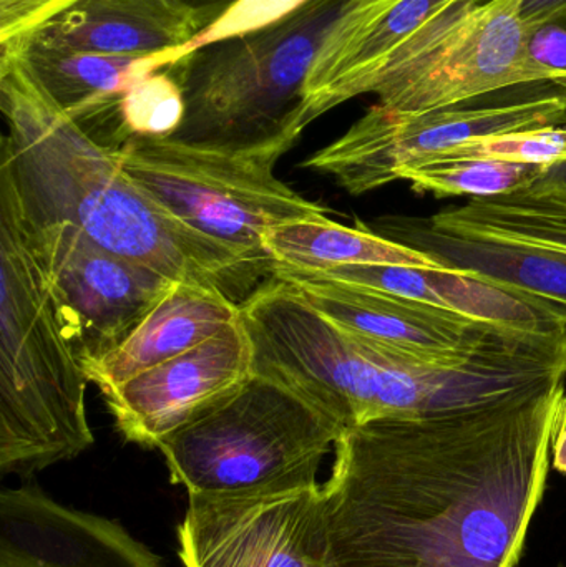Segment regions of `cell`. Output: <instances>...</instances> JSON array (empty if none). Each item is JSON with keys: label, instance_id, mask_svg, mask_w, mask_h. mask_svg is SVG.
I'll use <instances>...</instances> for the list:
<instances>
[{"label": "cell", "instance_id": "obj_1", "mask_svg": "<svg viewBox=\"0 0 566 567\" xmlns=\"http://www.w3.org/2000/svg\"><path fill=\"white\" fill-rule=\"evenodd\" d=\"M565 382L346 429L322 485L331 567H517L566 423Z\"/></svg>", "mask_w": 566, "mask_h": 567}, {"label": "cell", "instance_id": "obj_2", "mask_svg": "<svg viewBox=\"0 0 566 567\" xmlns=\"http://www.w3.org/2000/svg\"><path fill=\"white\" fill-rule=\"evenodd\" d=\"M0 188L25 218L69 223L113 255L239 306L272 278L156 208L125 175L116 150L66 115L19 59L0 60Z\"/></svg>", "mask_w": 566, "mask_h": 567}, {"label": "cell", "instance_id": "obj_3", "mask_svg": "<svg viewBox=\"0 0 566 567\" xmlns=\"http://www.w3.org/2000/svg\"><path fill=\"white\" fill-rule=\"evenodd\" d=\"M239 307L253 372L285 383L346 429L459 409L521 385L507 353L487 350L459 365H434L341 329L276 278Z\"/></svg>", "mask_w": 566, "mask_h": 567}, {"label": "cell", "instance_id": "obj_4", "mask_svg": "<svg viewBox=\"0 0 566 567\" xmlns=\"http://www.w3.org/2000/svg\"><path fill=\"white\" fill-rule=\"evenodd\" d=\"M349 0H306L288 16L198 47L165 66L185 116L168 140L238 155L281 158L299 138L305 86Z\"/></svg>", "mask_w": 566, "mask_h": 567}, {"label": "cell", "instance_id": "obj_5", "mask_svg": "<svg viewBox=\"0 0 566 567\" xmlns=\"http://www.w3.org/2000/svg\"><path fill=\"white\" fill-rule=\"evenodd\" d=\"M90 380L42 269L0 206V473L32 476L95 443Z\"/></svg>", "mask_w": 566, "mask_h": 567}, {"label": "cell", "instance_id": "obj_6", "mask_svg": "<svg viewBox=\"0 0 566 567\" xmlns=\"http://www.w3.org/2000/svg\"><path fill=\"white\" fill-rule=\"evenodd\" d=\"M344 430L285 383L253 373L156 450L188 496L249 495L318 483L319 466Z\"/></svg>", "mask_w": 566, "mask_h": 567}, {"label": "cell", "instance_id": "obj_7", "mask_svg": "<svg viewBox=\"0 0 566 567\" xmlns=\"http://www.w3.org/2000/svg\"><path fill=\"white\" fill-rule=\"evenodd\" d=\"M136 188L169 218L271 272L269 229L328 216L276 178V155H238L173 140L130 138L116 150Z\"/></svg>", "mask_w": 566, "mask_h": 567}, {"label": "cell", "instance_id": "obj_8", "mask_svg": "<svg viewBox=\"0 0 566 567\" xmlns=\"http://www.w3.org/2000/svg\"><path fill=\"white\" fill-rule=\"evenodd\" d=\"M524 0H457L409 37L372 80L378 105L415 115L515 86L525 70Z\"/></svg>", "mask_w": 566, "mask_h": 567}, {"label": "cell", "instance_id": "obj_9", "mask_svg": "<svg viewBox=\"0 0 566 567\" xmlns=\"http://www.w3.org/2000/svg\"><path fill=\"white\" fill-rule=\"evenodd\" d=\"M565 123L566 93L547 89V83L531 95L495 105H457L415 115L375 103L341 138L312 153L302 168L332 176L359 196L398 182L402 169L441 158L464 143Z\"/></svg>", "mask_w": 566, "mask_h": 567}, {"label": "cell", "instance_id": "obj_10", "mask_svg": "<svg viewBox=\"0 0 566 567\" xmlns=\"http://www.w3.org/2000/svg\"><path fill=\"white\" fill-rule=\"evenodd\" d=\"M52 292L63 332L83 370L116 349L176 282L132 259L113 255L69 223L25 218L0 188Z\"/></svg>", "mask_w": 566, "mask_h": 567}, {"label": "cell", "instance_id": "obj_11", "mask_svg": "<svg viewBox=\"0 0 566 567\" xmlns=\"http://www.w3.org/2000/svg\"><path fill=\"white\" fill-rule=\"evenodd\" d=\"M183 567H331L322 485L188 496Z\"/></svg>", "mask_w": 566, "mask_h": 567}, {"label": "cell", "instance_id": "obj_12", "mask_svg": "<svg viewBox=\"0 0 566 567\" xmlns=\"http://www.w3.org/2000/svg\"><path fill=\"white\" fill-rule=\"evenodd\" d=\"M272 278L295 287L319 313L341 329L434 365H459L517 337H531L282 262L272 266Z\"/></svg>", "mask_w": 566, "mask_h": 567}, {"label": "cell", "instance_id": "obj_13", "mask_svg": "<svg viewBox=\"0 0 566 567\" xmlns=\"http://www.w3.org/2000/svg\"><path fill=\"white\" fill-rule=\"evenodd\" d=\"M253 373L251 340L239 316L195 349L125 380L102 396L123 440L152 450L236 392Z\"/></svg>", "mask_w": 566, "mask_h": 567}, {"label": "cell", "instance_id": "obj_14", "mask_svg": "<svg viewBox=\"0 0 566 567\" xmlns=\"http://www.w3.org/2000/svg\"><path fill=\"white\" fill-rule=\"evenodd\" d=\"M0 567L166 566L119 523L33 495L0 522Z\"/></svg>", "mask_w": 566, "mask_h": 567}, {"label": "cell", "instance_id": "obj_15", "mask_svg": "<svg viewBox=\"0 0 566 567\" xmlns=\"http://www.w3.org/2000/svg\"><path fill=\"white\" fill-rule=\"evenodd\" d=\"M369 231L429 256L441 269L487 279L566 307V251L464 235L424 216H384Z\"/></svg>", "mask_w": 566, "mask_h": 567}, {"label": "cell", "instance_id": "obj_16", "mask_svg": "<svg viewBox=\"0 0 566 567\" xmlns=\"http://www.w3.org/2000/svg\"><path fill=\"white\" fill-rule=\"evenodd\" d=\"M203 30L198 13L179 0H82L25 45L135 59L163 55L168 66Z\"/></svg>", "mask_w": 566, "mask_h": 567}, {"label": "cell", "instance_id": "obj_17", "mask_svg": "<svg viewBox=\"0 0 566 567\" xmlns=\"http://www.w3.org/2000/svg\"><path fill=\"white\" fill-rule=\"evenodd\" d=\"M241 316L239 303L209 287L176 282L105 359L86 367L100 393L212 339Z\"/></svg>", "mask_w": 566, "mask_h": 567}, {"label": "cell", "instance_id": "obj_18", "mask_svg": "<svg viewBox=\"0 0 566 567\" xmlns=\"http://www.w3.org/2000/svg\"><path fill=\"white\" fill-rule=\"evenodd\" d=\"M399 296L531 337L566 333V307L451 269L404 268Z\"/></svg>", "mask_w": 566, "mask_h": 567}, {"label": "cell", "instance_id": "obj_19", "mask_svg": "<svg viewBox=\"0 0 566 567\" xmlns=\"http://www.w3.org/2000/svg\"><path fill=\"white\" fill-rule=\"evenodd\" d=\"M265 248L275 262L308 271L354 265L441 269L429 256L369 231L362 221H356V228H348L328 216L269 229Z\"/></svg>", "mask_w": 566, "mask_h": 567}, {"label": "cell", "instance_id": "obj_20", "mask_svg": "<svg viewBox=\"0 0 566 567\" xmlns=\"http://www.w3.org/2000/svg\"><path fill=\"white\" fill-rule=\"evenodd\" d=\"M431 218L441 228L464 235L566 251V205L537 198L525 189L495 198H472Z\"/></svg>", "mask_w": 566, "mask_h": 567}, {"label": "cell", "instance_id": "obj_21", "mask_svg": "<svg viewBox=\"0 0 566 567\" xmlns=\"http://www.w3.org/2000/svg\"><path fill=\"white\" fill-rule=\"evenodd\" d=\"M544 169L502 159H432L402 169L398 182L411 183L414 192L431 193L435 198H495L531 188Z\"/></svg>", "mask_w": 566, "mask_h": 567}, {"label": "cell", "instance_id": "obj_22", "mask_svg": "<svg viewBox=\"0 0 566 567\" xmlns=\"http://www.w3.org/2000/svg\"><path fill=\"white\" fill-rule=\"evenodd\" d=\"M123 128L130 138L165 140L185 116L182 86L168 69L140 79L120 100Z\"/></svg>", "mask_w": 566, "mask_h": 567}, {"label": "cell", "instance_id": "obj_23", "mask_svg": "<svg viewBox=\"0 0 566 567\" xmlns=\"http://www.w3.org/2000/svg\"><path fill=\"white\" fill-rule=\"evenodd\" d=\"M487 158L518 165L550 166L566 163V126L524 130L464 143L438 159Z\"/></svg>", "mask_w": 566, "mask_h": 567}, {"label": "cell", "instance_id": "obj_24", "mask_svg": "<svg viewBox=\"0 0 566 567\" xmlns=\"http://www.w3.org/2000/svg\"><path fill=\"white\" fill-rule=\"evenodd\" d=\"M528 82L552 83L566 76V6L525 27Z\"/></svg>", "mask_w": 566, "mask_h": 567}, {"label": "cell", "instance_id": "obj_25", "mask_svg": "<svg viewBox=\"0 0 566 567\" xmlns=\"http://www.w3.org/2000/svg\"><path fill=\"white\" fill-rule=\"evenodd\" d=\"M82 0H0V60L17 55L47 23Z\"/></svg>", "mask_w": 566, "mask_h": 567}, {"label": "cell", "instance_id": "obj_26", "mask_svg": "<svg viewBox=\"0 0 566 567\" xmlns=\"http://www.w3.org/2000/svg\"><path fill=\"white\" fill-rule=\"evenodd\" d=\"M305 2L306 0H239L218 22L203 30L185 49L178 50L173 55L172 63L178 60L179 56L198 49V47L206 45V43L268 25V23L288 16L289 12L298 9Z\"/></svg>", "mask_w": 566, "mask_h": 567}, {"label": "cell", "instance_id": "obj_27", "mask_svg": "<svg viewBox=\"0 0 566 567\" xmlns=\"http://www.w3.org/2000/svg\"><path fill=\"white\" fill-rule=\"evenodd\" d=\"M525 192L537 198L566 205V163L545 168L541 178Z\"/></svg>", "mask_w": 566, "mask_h": 567}, {"label": "cell", "instance_id": "obj_28", "mask_svg": "<svg viewBox=\"0 0 566 567\" xmlns=\"http://www.w3.org/2000/svg\"><path fill=\"white\" fill-rule=\"evenodd\" d=\"M179 2L198 13L206 30L213 23L218 22L239 0H179Z\"/></svg>", "mask_w": 566, "mask_h": 567}, {"label": "cell", "instance_id": "obj_29", "mask_svg": "<svg viewBox=\"0 0 566 567\" xmlns=\"http://www.w3.org/2000/svg\"><path fill=\"white\" fill-rule=\"evenodd\" d=\"M566 6V0H524L522 2V20L525 27L545 19L550 13Z\"/></svg>", "mask_w": 566, "mask_h": 567}, {"label": "cell", "instance_id": "obj_30", "mask_svg": "<svg viewBox=\"0 0 566 567\" xmlns=\"http://www.w3.org/2000/svg\"><path fill=\"white\" fill-rule=\"evenodd\" d=\"M552 466L558 473L566 476V423L558 433L554 443V453H552Z\"/></svg>", "mask_w": 566, "mask_h": 567}, {"label": "cell", "instance_id": "obj_31", "mask_svg": "<svg viewBox=\"0 0 566 567\" xmlns=\"http://www.w3.org/2000/svg\"><path fill=\"white\" fill-rule=\"evenodd\" d=\"M552 83H554L555 86H558V89L564 90L566 93V76H564V79H557Z\"/></svg>", "mask_w": 566, "mask_h": 567}]
</instances>
